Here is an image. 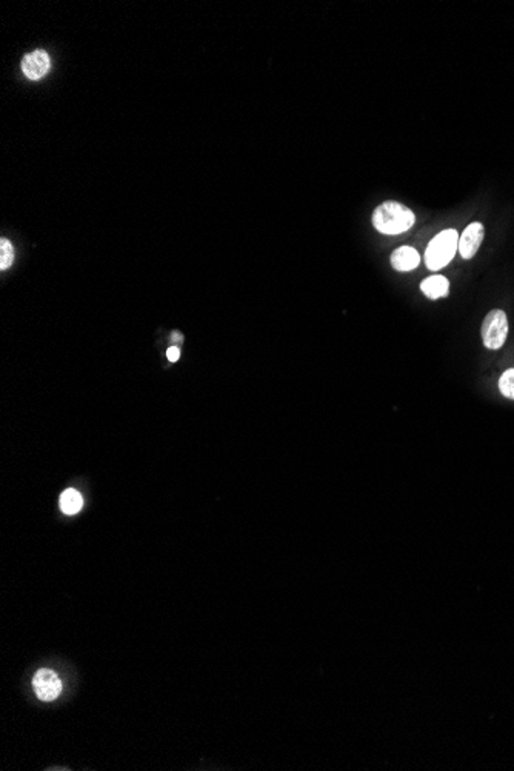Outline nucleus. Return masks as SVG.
<instances>
[{
  "label": "nucleus",
  "mask_w": 514,
  "mask_h": 771,
  "mask_svg": "<svg viewBox=\"0 0 514 771\" xmlns=\"http://www.w3.org/2000/svg\"><path fill=\"white\" fill-rule=\"evenodd\" d=\"M509 317L504 310H491L482 322V342L488 349H500L509 337Z\"/></svg>",
  "instance_id": "3"
},
{
  "label": "nucleus",
  "mask_w": 514,
  "mask_h": 771,
  "mask_svg": "<svg viewBox=\"0 0 514 771\" xmlns=\"http://www.w3.org/2000/svg\"><path fill=\"white\" fill-rule=\"evenodd\" d=\"M421 291L431 301L447 297L449 295V280L445 276H441V274H434V276H430L422 280Z\"/></svg>",
  "instance_id": "8"
},
{
  "label": "nucleus",
  "mask_w": 514,
  "mask_h": 771,
  "mask_svg": "<svg viewBox=\"0 0 514 771\" xmlns=\"http://www.w3.org/2000/svg\"><path fill=\"white\" fill-rule=\"evenodd\" d=\"M391 266L396 271H411L414 270L421 264V256L412 246H399L390 256Z\"/></svg>",
  "instance_id": "7"
},
{
  "label": "nucleus",
  "mask_w": 514,
  "mask_h": 771,
  "mask_svg": "<svg viewBox=\"0 0 514 771\" xmlns=\"http://www.w3.org/2000/svg\"><path fill=\"white\" fill-rule=\"evenodd\" d=\"M171 341H173V342H180V341H183V336H182L180 333H177V331H174V333L171 334Z\"/></svg>",
  "instance_id": "13"
},
{
  "label": "nucleus",
  "mask_w": 514,
  "mask_h": 771,
  "mask_svg": "<svg viewBox=\"0 0 514 771\" xmlns=\"http://www.w3.org/2000/svg\"><path fill=\"white\" fill-rule=\"evenodd\" d=\"M167 358H168V360H170V362H177V360H179V358H180V349H179V348H177V347H171V348H168V352H167Z\"/></svg>",
  "instance_id": "12"
},
{
  "label": "nucleus",
  "mask_w": 514,
  "mask_h": 771,
  "mask_svg": "<svg viewBox=\"0 0 514 771\" xmlns=\"http://www.w3.org/2000/svg\"><path fill=\"white\" fill-rule=\"evenodd\" d=\"M499 390L505 398L514 400V368L506 369L499 379Z\"/></svg>",
  "instance_id": "11"
},
{
  "label": "nucleus",
  "mask_w": 514,
  "mask_h": 771,
  "mask_svg": "<svg viewBox=\"0 0 514 771\" xmlns=\"http://www.w3.org/2000/svg\"><path fill=\"white\" fill-rule=\"evenodd\" d=\"M49 68H51V59H49L47 51L42 49L33 51V53L25 56L22 60V71L31 80L42 79L43 76L48 74Z\"/></svg>",
  "instance_id": "6"
},
{
  "label": "nucleus",
  "mask_w": 514,
  "mask_h": 771,
  "mask_svg": "<svg viewBox=\"0 0 514 771\" xmlns=\"http://www.w3.org/2000/svg\"><path fill=\"white\" fill-rule=\"evenodd\" d=\"M371 220L379 233L397 235L412 228L416 224V214L401 202L386 200L374 208Z\"/></svg>",
  "instance_id": "1"
},
{
  "label": "nucleus",
  "mask_w": 514,
  "mask_h": 771,
  "mask_svg": "<svg viewBox=\"0 0 514 771\" xmlns=\"http://www.w3.org/2000/svg\"><path fill=\"white\" fill-rule=\"evenodd\" d=\"M14 260V248L8 239L0 240V270L10 268Z\"/></svg>",
  "instance_id": "10"
},
{
  "label": "nucleus",
  "mask_w": 514,
  "mask_h": 771,
  "mask_svg": "<svg viewBox=\"0 0 514 771\" xmlns=\"http://www.w3.org/2000/svg\"><path fill=\"white\" fill-rule=\"evenodd\" d=\"M60 509L68 516L78 514L82 507H84V498L82 494L74 488H68L60 494Z\"/></svg>",
  "instance_id": "9"
},
{
  "label": "nucleus",
  "mask_w": 514,
  "mask_h": 771,
  "mask_svg": "<svg viewBox=\"0 0 514 771\" xmlns=\"http://www.w3.org/2000/svg\"><path fill=\"white\" fill-rule=\"evenodd\" d=\"M459 246V233L453 228L443 229L436 234L425 251V265L431 271H437L452 262Z\"/></svg>",
  "instance_id": "2"
},
{
  "label": "nucleus",
  "mask_w": 514,
  "mask_h": 771,
  "mask_svg": "<svg viewBox=\"0 0 514 771\" xmlns=\"http://www.w3.org/2000/svg\"><path fill=\"white\" fill-rule=\"evenodd\" d=\"M33 687L37 698L43 702H53L62 693V680L53 670L42 668L33 678Z\"/></svg>",
  "instance_id": "4"
},
{
  "label": "nucleus",
  "mask_w": 514,
  "mask_h": 771,
  "mask_svg": "<svg viewBox=\"0 0 514 771\" xmlns=\"http://www.w3.org/2000/svg\"><path fill=\"white\" fill-rule=\"evenodd\" d=\"M485 235V228L480 222H473L468 227H465L463 233L459 235V246L458 251L460 253L462 259L469 260L478 254L479 248L482 245Z\"/></svg>",
  "instance_id": "5"
}]
</instances>
